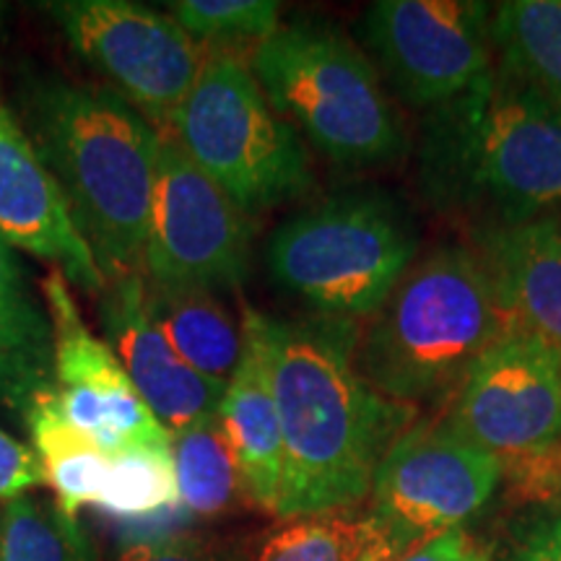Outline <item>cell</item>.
<instances>
[{"label":"cell","mask_w":561,"mask_h":561,"mask_svg":"<svg viewBox=\"0 0 561 561\" xmlns=\"http://www.w3.org/2000/svg\"><path fill=\"white\" fill-rule=\"evenodd\" d=\"M170 16L195 45L214 53H234L237 47H257L280 26V3L273 0H174Z\"/></svg>","instance_id":"obj_26"},{"label":"cell","mask_w":561,"mask_h":561,"mask_svg":"<svg viewBox=\"0 0 561 561\" xmlns=\"http://www.w3.org/2000/svg\"><path fill=\"white\" fill-rule=\"evenodd\" d=\"M172 460L180 504L191 517H221L244 496L219 413L174 432Z\"/></svg>","instance_id":"obj_23"},{"label":"cell","mask_w":561,"mask_h":561,"mask_svg":"<svg viewBox=\"0 0 561 561\" xmlns=\"http://www.w3.org/2000/svg\"><path fill=\"white\" fill-rule=\"evenodd\" d=\"M3 19H5V3H0V24H3Z\"/></svg>","instance_id":"obj_31"},{"label":"cell","mask_w":561,"mask_h":561,"mask_svg":"<svg viewBox=\"0 0 561 561\" xmlns=\"http://www.w3.org/2000/svg\"><path fill=\"white\" fill-rule=\"evenodd\" d=\"M242 320L261 341L284 437L276 517L351 510L369 494L382 455L416 411L382 398L359 375L354 320H284L250 307Z\"/></svg>","instance_id":"obj_1"},{"label":"cell","mask_w":561,"mask_h":561,"mask_svg":"<svg viewBox=\"0 0 561 561\" xmlns=\"http://www.w3.org/2000/svg\"><path fill=\"white\" fill-rule=\"evenodd\" d=\"M42 299L53 325V398L62 419L110 458L146 447L170 450V432L133 388L110 343L89 331L62 271L42 278Z\"/></svg>","instance_id":"obj_13"},{"label":"cell","mask_w":561,"mask_h":561,"mask_svg":"<svg viewBox=\"0 0 561 561\" xmlns=\"http://www.w3.org/2000/svg\"><path fill=\"white\" fill-rule=\"evenodd\" d=\"M411 219L390 195L354 191L294 214L273 231L265 265L273 284L339 320L371 318L416 255Z\"/></svg>","instance_id":"obj_6"},{"label":"cell","mask_w":561,"mask_h":561,"mask_svg":"<svg viewBox=\"0 0 561 561\" xmlns=\"http://www.w3.org/2000/svg\"><path fill=\"white\" fill-rule=\"evenodd\" d=\"M32 450L45 471V486L55 491V504L70 520H79V510L100 502L110 476V455L87 434L62 419L53 398V388L39 392L24 411Z\"/></svg>","instance_id":"obj_21"},{"label":"cell","mask_w":561,"mask_h":561,"mask_svg":"<svg viewBox=\"0 0 561 561\" xmlns=\"http://www.w3.org/2000/svg\"><path fill=\"white\" fill-rule=\"evenodd\" d=\"M403 553L405 546L375 512L335 510L286 520L244 553V561H398Z\"/></svg>","instance_id":"obj_20"},{"label":"cell","mask_w":561,"mask_h":561,"mask_svg":"<svg viewBox=\"0 0 561 561\" xmlns=\"http://www.w3.org/2000/svg\"><path fill=\"white\" fill-rule=\"evenodd\" d=\"M507 561H561V515L533 520L512 546Z\"/></svg>","instance_id":"obj_30"},{"label":"cell","mask_w":561,"mask_h":561,"mask_svg":"<svg viewBox=\"0 0 561 561\" xmlns=\"http://www.w3.org/2000/svg\"><path fill=\"white\" fill-rule=\"evenodd\" d=\"M219 421L234 455L242 494L276 515L284 486V437L261 341L242 320V356L219 405Z\"/></svg>","instance_id":"obj_17"},{"label":"cell","mask_w":561,"mask_h":561,"mask_svg":"<svg viewBox=\"0 0 561 561\" xmlns=\"http://www.w3.org/2000/svg\"><path fill=\"white\" fill-rule=\"evenodd\" d=\"M419 185L442 214L512 227L561 210V110L494 66L424 115Z\"/></svg>","instance_id":"obj_2"},{"label":"cell","mask_w":561,"mask_h":561,"mask_svg":"<svg viewBox=\"0 0 561 561\" xmlns=\"http://www.w3.org/2000/svg\"><path fill=\"white\" fill-rule=\"evenodd\" d=\"M244 216L312 187L310 153L237 53H208L167 133Z\"/></svg>","instance_id":"obj_7"},{"label":"cell","mask_w":561,"mask_h":561,"mask_svg":"<svg viewBox=\"0 0 561 561\" xmlns=\"http://www.w3.org/2000/svg\"><path fill=\"white\" fill-rule=\"evenodd\" d=\"M102 320L110 348L170 437L193 421L219 413L227 385L195 371L159 333L146 310L144 273H125L107 280V289L102 291Z\"/></svg>","instance_id":"obj_15"},{"label":"cell","mask_w":561,"mask_h":561,"mask_svg":"<svg viewBox=\"0 0 561 561\" xmlns=\"http://www.w3.org/2000/svg\"><path fill=\"white\" fill-rule=\"evenodd\" d=\"M362 39L411 110L453 102L494 68L491 9L473 0H377Z\"/></svg>","instance_id":"obj_11"},{"label":"cell","mask_w":561,"mask_h":561,"mask_svg":"<svg viewBox=\"0 0 561 561\" xmlns=\"http://www.w3.org/2000/svg\"><path fill=\"white\" fill-rule=\"evenodd\" d=\"M500 66L561 110V0H510L491 9Z\"/></svg>","instance_id":"obj_22"},{"label":"cell","mask_w":561,"mask_h":561,"mask_svg":"<svg viewBox=\"0 0 561 561\" xmlns=\"http://www.w3.org/2000/svg\"><path fill=\"white\" fill-rule=\"evenodd\" d=\"M45 11L76 55L167 136L206 58L178 21L128 0H60Z\"/></svg>","instance_id":"obj_8"},{"label":"cell","mask_w":561,"mask_h":561,"mask_svg":"<svg viewBox=\"0 0 561 561\" xmlns=\"http://www.w3.org/2000/svg\"><path fill=\"white\" fill-rule=\"evenodd\" d=\"M45 486V471L37 453L0 430V500L11 502L30 489Z\"/></svg>","instance_id":"obj_28"},{"label":"cell","mask_w":561,"mask_h":561,"mask_svg":"<svg viewBox=\"0 0 561 561\" xmlns=\"http://www.w3.org/2000/svg\"><path fill=\"white\" fill-rule=\"evenodd\" d=\"M0 561H91L79 520L55 502L21 494L0 510Z\"/></svg>","instance_id":"obj_25"},{"label":"cell","mask_w":561,"mask_h":561,"mask_svg":"<svg viewBox=\"0 0 561 561\" xmlns=\"http://www.w3.org/2000/svg\"><path fill=\"white\" fill-rule=\"evenodd\" d=\"M507 331L479 255L462 244L411 265L359 331L356 369L392 403H432L458 392L476 359Z\"/></svg>","instance_id":"obj_4"},{"label":"cell","mask_w":561,"mask_h":561,"mask_svg":"<svg viewBox=\"0 0 561 561\" xmlns=\"http://www.w3.org/2000/svg\"><path fill=\"white\" fill-rule=\"evenodd\" d=\"M0 234L11 248L55 263L68 284L89 294L107 289V278L76 229L58 182L47 172L30 133L0 94Z\"/></svg>","instance_id":"obj_14"},{"label":"cell","mask_w":561,"mask_h":561,"mask_svg":"<svg viewBox=\"0 0 561 561\" xmlns=\"http://www.w3.org/2000/svg\"><path fill=\"white\" fill-rule=\"evenodd\" d=\"M146 310L159 333L195 371L227 385L242 356V325L210 291L146 280Z\"/></svg>","instance_id":"obj_19"},{"label":"cell","mask_w":561,"mask_h":561,"mask_svg":"<svg viewBox=\"0 0 561 561\" xmlns=\"http://www.w3.org/2000/svg\"><path fill=\"white\" fill-rule=\"evenodd\" d=\"M24 121L104 278L144 273L164 136L110 87L53 76L26 83Z\"/></svg>","instance_id":"obj_3"},{"label":"cell","mask_w":561,"mask_h":561,"mask_svg":"<svg viewBox=\"0 0 561 561\" xmlns=\"http://www.w3.org/2000/svg\"><path fill=\"white\" fill-rule=\"evenodd\" d=\"M55 388L53 325L34 297L16 252L0 234V401L21 416L39 392Z\"/></svg>","instance_id":"obj_18"},{"label":"cell","mask_w":561,"mask_h":561,"mask_svg":"<svg viewBox=\"0 0 561 561\" xmlns=\"http://www.w3.org/2000/svg\"><path fill=\"white\" fill-rule=\"evenodd\" d=\"M112 520L144 525L161 517L170 520L185 512L178 494L172 447L170 450H128L110 458V476L100 502L94 504Z\"/></svg>","instance_id":"obj_24"},{"label":"cell","mask_w":561,"mask_h":561,"mask_svg":"<svg viewBox=\"0 0 561 561\" xmlns=\"http://www.w3.org/2000/svg\"><path fill=\"white\" fill-rule=\"evenodd\" d=\"M500 458L442 421H413L382 455L371 481L375 515L405 546L466 528L494 500Z\"/></svg>","instance_id":"obj_10"},{"label":"cell","mask_w":561,"mask_h":561,"mask_svg":"<svg viewBox=\"0 0 561 561\" xmlns=\"http://www.w3.org/2000/svg\"><path fill=\"white\" fill-rule=\"evenodd\" d=\"M117 561H244V553L187 533H164L133 538L117 553Z\"/></svg>","instance_id":"obj_27"},{"label":"cell","mask_w":561,"mask_h":561,"mask_svg":"<svg viewBox=\"0 0 561 561\" xmlns=\"http://www.w3.org/2000/svg\"><path fill=\"white\" fill-rule=\"evenodd\" d=\"M476 240L507 328L561 351V214L479 229Z\"/></svg>","instance_id":"obj_16"},{"label":"cell","mask_w":561,"mask_h":561,"mask_svg":"<svg viewBox=\"0 0 561 561\" xmlns=\"http://www.w3.org/2000/svg\"><path fill=\"white\" fill-rule=\"evenodd\" d=\"M252 234L250 216L170 136L161 138L144 248L146 280L210 294L240 289L250 273Z\"/></svg>","instance_id":"obj_9"},{"label":"cell","mask_w":561,"mask_h":561,"mask_svg":"<svg viewBox=\"0 0 561 561\" xmlns=\"http://www.w3.org/2000/svg\"><path fill=\"white\" fill-rule=\"evenodd\" d=\"M447 424L502 466L561 447V351L507 328L462 380Z\"/></svg>","instance_id":"obj_12"},{"label":"cell","mask_w":561,"mask_h":561,"mask_svg":"<svg viewBox=\"0 0 561 561\" xmlns=\"http://www.w3.org/2000/svg\"><path fill=\"white\" fill-rule=\"evenodd\" d=\"M491 546L466 528H455L439 536L430 538V541L413 546L403 553L398 561H491Z\"/></svg>","instance_id":"obj_29"},{"label":"cell","mask_w":561,"mask_h":561,"mask_svg":"<svg viewBox=\"0 0 561 561\" xmlns=\"http://www.w3.org/2000/svg\"><path fill=\"white\" fill-rule=\"evenodd\" d=\"M250 70L271 107L333 164L375 170L409 151V133L380 70L333 26H278L252 47Z\"/></svg>","instance_id":"obj_5"}]
</instances>
